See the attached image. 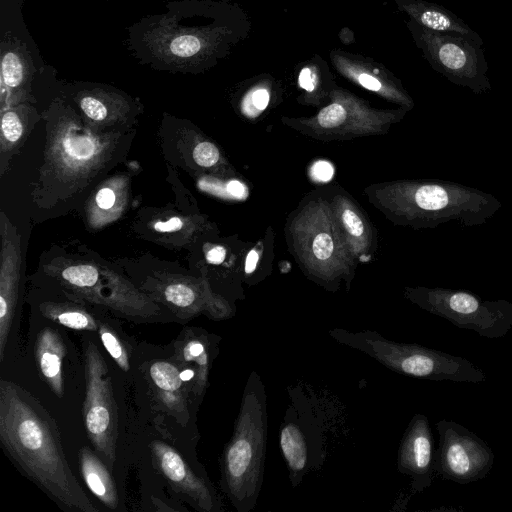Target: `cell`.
Wrapping results in <instances>:
<instances>
[{"instance_id": "13", "label": "cell", "mask_w": 512, "mask_h": 512, "mask_svg": "<svg viewBox=\"0 0 512 512\" xmlns=\"http://www.w3.org/2000/svg\"><path fill=\"white\" fill-rule=\"evenodd\" d=\"M329 57L333 68L345 79L401 108H413V99L401 81L381 63L368 56L338 48L331 50Z\"/></svg>"}, {"instance_id": "31", "label": "cell", "mask_w": 512, "mask_h": 512, "mask_svg": "<svg viewBox=\"0 0 512 512\" xmlns=\"http://www.w3.org/2000/svg\"><path fill=\"white\" fill-rule=\"evenodd\" d=\"M192 157L197 165L209 168L218 163L220 152L213 143L202 141L194 147Z\"/></svg>"}, {"instance_id": "8", "label": "cell", "mask_w": 512, "mask_h": 512, "mask_svg": "<svg viewBox=\"0 0 512 512\" xmlns=\"http://www.w3.org/2000/svg\"><path fill=\"white\" fill-rule=\"evenodd\" d=\"M47 149L48 172L62 184H79L93 176L112 154V135L85 131L76 115L63 109Z\"/></svg>"}, {"instance_id": "6", "label": "cell", "mask_w": 512, "mask_h": 512, "mask_svg": "<svg viewBox=\"0 0 512 512\" xmlns=\"http://www.w3.org/2000/svg\"><path fill=\"white\" fill-rule=\"evenodd\" d=\"M46 270L76 300L104 306L132 320H147L160 313L149 295L96 262L56 261Z\"/></svg>"}, {"instance_id": "23", "label": "cell", "mask_w": 512, "mask_h": 512, "mask_svg": "<svg viewBox=\"0 0 512 512\" xmlns=\"http://www.w3.org/2000/svg\"><path fill=\"white\" fill-rule=\"evenodd\" d=\"M34 66L25 46L16 40L1 43V80L10 91L22 92L29 84Z\"/></svg>"}, {"instance_id": "27", "label": "cell", "mask_w": 512, "mask_h": 512, "mask_svg": "<svg viewBox=\"0 0 512 512\" xmlns=\"http://www.w3.org/2000/svg\"><path fill=\"white\" fill-rule=\"evenodd\" d=\"M275 80L268 74H262L252 82L245 92L241 109L247 116L253 117L263 112L271 101L272 87Z\"/></svg>"}, {"instance_id": "5", "label": "cell", "mask_w": 512, "mask_h": 512, "mask_svg": "<svg viewBox=\"0 0 512 512\" xmlns=\"http://www.w3.org/2000/svg\"><path fill=\"white\" fill-rule=\"evenodd\" d=\"M289 405L280 427L279 445L291 484L320 468L327 458L328 433L332 429V399L310 385L288 387ZM335 407V406H334Z\"/></svg>"}, {"instance_id": "4", "label": "cell", "mask_w": 512, "mask_h": 512, "mask_svg": "<svg viewBox=\"0 0 512 512\" xmlns=\"http://www.w3.org/2000/svg\"><path fill=\"white\" fill-rule=\"evenodd\" d=\"M390 195L397 220L416 229L435 228L451 221L465 227L479 226L502 207L492 194L439 179L395 183Z\"/></svg>"}, {"instance_id": "16", "label": "cell", "mask_w": 512, "mask_h": 512, "mask_svg": "<svg viewBox=\"0 0 512 512\" xmlns=\"http://www.w3.org/2000/svg\"><path fill=\"white\" fill-rule=\"evenodd\" d=\"M11 224L2 214L0 267V360L3 361L14 320L20 281L21 250L11 235Z\"/></svg>"}, {"instance_id": "2", "label": "cell", "mask_w": 512, "mask_h": 512, "mask_svg": "<svg viewBox=\"0 0 512 512\" xmlns=\"http://www.w3.org/2000/svg\"><path fill=\"white\" fill-rule=\"evenodd\" d=\"M0 442L22 472L58 505L98 511L69 466L54 419L30 392L4 379L0 381Z\"/></svg>"}, {"instance_id": "18", "label": "cell", "mask_w": 512, "mask_h": 512, "mask_svg": "<svg viewBox=\"0 0 512 512\" xmlns=\"http://www.w3.org/2000/svg\"><path fill=\"white\" fill-rule=\"evenodd\" d=\"M395 4L399 11L426 29L461 36L483 45L480 35L444 6L426 0H395Z\"/></svg>"}, {"instance_id": "1", "label": "cell", "mask_w": 512, "mask_h": 512, "mask_svg": "<svg viewBox=\"0 0 512 512\" xmlns=\"http://www.w3.org/2000/svg\"><path fill=\"white\" fill-rule=\"evenodd\" d=\"M168 5L166 13L143 18L130 29L131 48L154 68L203 72L228 57L251 32L245 10L229 0Z\"/></svg>"}, {"instance_id": "28", "label": "cell", "mask_w": 512, "mask_h": 512, "mask_svg": "<svg viewBox=\"0 0 512 512\" xmlns=\"http://www.w3.org/2000/svg\"><path fill=\"white\" fill-rule=\"evenodd\" d=\"M337 210L341 225L349 236L350 242L354 245L357 244L360 250L363 249L367 244V233L363 219L353 207L342 202L337 204Z\"/></svg>"}, {"instance_id": "36", "label": "cell", "mask_w": 512, "mask_h": 512, "mask_svg": "<svg viewBox=\"0 0 512 512\" xmlns=\"http://www.w3.org/2000/svg\"><path fill=\"white\" fill-rule=\"evenodd\" d=\"M226 256V250L222 246H214L209 249L206 253V260L210 264L219 265L221 264Z\"/></svg>"}, {"instance_id": "35", "label": "cell", "mask_w": 512, "mask_h": 512, "mask_svg": "<svg viewBox=\"0 0 512 512\" xmlns=\"http://www.w3.org/2000/svg\"><path fill=\"white\" fill-rule=\"evenodd\" d=\"M222 189V195H224L225 190V195L234 199H244L248 195L247 187L239 180L228 181Z\"/></svg>"}, {"instance_id": "29", "label": "cell", "mask_w": 512, "mask_h": 512, "mask_svg": "<svg viewBox=\"0 0 512 512\" xmlns=\"http://www.w3.org/2000/svg\"><path fill=\"white\" fill-rule=\"evenodd\" d=\"M24 106H18L8 109L2 113L1 119V146L2 151L5 147L15 145L24 134V122L21 114Z\"/></svg>"}, {"instance_id": "30", "label": "cell", "mask_w": 512, "mask_h": 512, "mask_svg": "<svg viewBox=\"0 0 512 512\" xmlns=\"http://www.w3.org/2000/svg\"><path fill=\"white\" fill-rule=\"evenodd\" d=\"M98 332L109 355L123 371H128L130 368L129 355L121 339L109 326L103 323L99 324Z\"/></svg>"}, {"instance_id": "25", "label": "cell", "mask_w": 512, "mask_h": 512, "mask_svg": "<svg viewBox=\"0 0 512 512\" xmlns=\"http://www.w3.org/2000/svg\"><path fill=\"white\" fill-rule=\"evenodd\" d=\"M299 68L297 84L299 89L303 90L306 95L317 96L323 93L331 95L336 85L325 60L319 55H315L301 63Z\"/></svg>"}, {"instance_id": "21", "label": "cell", "mask_w": 512, "mask_h": 512, "mask_svg": "<svg viewBox=\"0 0 512 512\" xmlns=\"http://www.w3.org/2000/svg\"><path fill=\"white\" fill-rule=\"evenodd\" d=\"M66 347L59 332L51 327L42 329L35 342V358L39 371L53 393L63 397L62 362Z\"/></svg>"}, {"instance_id": "26", "label": "cell", "mask_w": 512, "mask_h": 512, "mask_svg": "<svg viewBox=\"0 0 512 512\" xmlns=\"http://www.w3.org/2000/svg\"><path fill=\"white\" fill-rule=\"evenodd\" d=\"M39 308L43 316L61 326L84 331H96L99 328L94 317L78 305L44 302Z\"/></svg>"}, {"instance_id": "12", "label": "cell", "mask_w": 512, "mask_h": 512, "mask_svg": "<svg viewBox=\"0 0 512 512\" xmlns=\"http://www.w3.org/2000/svg\"><path fill=\"white\" fill-rule=\"evenodd\" d=\"M146 289L154 301L164 304L181 319L204 314L214 320H223L233 315L228 303L212 293L202 280L178 275L161 276Z\"/></svg>"}, {"instance_id": "11", "label": "cell", "mask_w": 512, "mask_h": 512, "mask_svg": "<svg viewBox=\"0 0 512 512\" xmlns=\"http://www.w3.org/2000/svg\"><path fill=\"white\" fill-rule=\"evenodd\" d=\"M435 426L439 434L436 475L443 480L468 484L482 480L490 473L495 455L483 439L451 420L442 419Z\"/></svg>"}, {"instance_id": "22", "label": "cell", "mask_w": 512, "mask_h": 512, "mask_svg": "<svg viewBox=\"0 0 512 512\" xmlns=\"http://www.w3.org/2000/svg\"><path fill=\"white\" fill-rule=\"evenodd\" d=\"M79 469L88 489L110 509L118 506V493L108 466L89 448L82 447L78 453Z\"/></svg>"}, {"instance_id": "10", "label": "cell", "mask_w": 512, "mask_h": 512, "mask_svg": "<svg viewBox=\"0 0 512 512\" xmlns=\"http://www.w3.org/2000/svg\"><path fill=\"white\" fill-rule=\"evenodd\" d=\"M85 399L83 418L87 435L106 465L116 459L117 408L108 365L91 341L85 350Z\"/></svg>"}, {"instance_id": "17", "label": "cell", "mask_w": 512, "mask_h": 512, "mask_svg": "<svg viewBox=\"0 0 512 512\" xmlns=\"http://www.w3.org/2000/svg\"><path fill=\"white\" fill-rule=\"evenodd\" d=\"M148 373L160 406L180 424H186L189 419L187 400L191 387L181 378L179 365L158 360L151 363Z\"/></svg>"}, {"instance_id": "15", "label": "cell", "mask_w": 512, "mask_h": 512, "mask_svg": "<svg viewBox=\"0 0 512 512\" xmlns=\"http://www.w3.org/2000/svg\"><path fill=\"white\" fill-rule=\"evenodd\" d=\"M154 463L175 491L203 512L221 510V502L213 487L189 467L182 456L170 445L154 441L151 445Z\"/></svg>"}, {"instance_id": "37", "label": "cell", "mask_w": 512, "mask_h": 512, "mask_svg": "<svg viewBox=\"0 0 512 512\" xmlns=\"http://www.w3.org/2000/svg\"><path fill=\"white\" fill-rule=\"evenodd\" d=\"M258 259H259V255L256 250H251L248 253V255L246 257V261H245L246 274H250L255 270V268L257 266Z\"/></svg>"}, {"instance_id": "19", "label": "cell", "mask_w": 512, "mask_h": 512, "mask_svg": "<svg viewBox=\"0 0 512 512\" xmlns=\"http://www.w3.org/2000/svg\"><path fill=\"white\" fill-rule=\"evenodd\" d=\"M75 102L91 124H108L126 116L130 109L128 97L119 91L104 87L79 90Z\"/></svg>"}, {"instance_id": "20", "label": "cell", "mask_w": 512, "mask_h": 512, "mask_svg": "<svg viewBox=\"0 0 512 512\" xmlns=\"http://www.w3.org/2000/svg\"><path fill=\"white\" fill-rule=\"evenodd\" d=\"M175 356L178 365L192 368L195 371L192 392L201 399L208 386L211 365V352L207 337L196 335L191 330L183 331L175 343Z\"/></svg>"}, {"instance_id": "34", "label": "cell", "mask_w": 512, "mask_h": 512, "mask_svg": "<svg viewBox=\"0 0 512 512\" xmlns=\"http://www.w3.org/2000/svg\"><path fill=\"white\" fill-rule=\"evenodd\" d=\"M333 166L327 161H317L311 168L312 177L321 182H327L333 177Z\"/></svg>"}, {"instance_id": "32", "label": "cell", "mask_w": 512, "mask_h": 512, "mask_svg": "<svg viewBox=\"0 0 512 512\" xmlns=\"http://www.w3.org/2000/svg\"><path fill=\"white\" fill-rule=\"evenodd\" d=\"M118 202V196L111 186L101 187L94 196V205L98 210L110 211Z\"/></svg>"}, {"instance_id": "33", "label": "cell", "mask_w": 512, "mask_h": 512, "mask_svg": "<svg viewBox=\"0 0 512 512\" xmlns=\"http://www.w3.org/2000/svg\"><path fill=\"white\" fill-rule=\"evenodd\" d=\"M185 227V219L178 216L170 217L165 221H157L153 224V229L160 233H174L181 231Z\"/></svg>"}, {"instance_id": "3", "label": "cell", "mask_w": 512, "mask_h": 512, "mask_svg": "<svg viewBox=\"0 0 512 512\" xmlns=\"http://www.w3.org/2000/svg\"><path fill=\"white\" fill-rule=\"evenodd\" d=\"M268 414L265 386L256 371L245 384L233 433L221 457V487L239 512L257 504L264 476Z\"/></svg>"}, {"instance_id": "9", "label": "cell", "mask_w": 512, "mask_h": 512, "mask_svg": "<svg viewBox=\"0 0 512 512\" xmlns=\"http://www.w3.org/2000/svg\"><path fill=\"white\" fill-rule=\"evenodd\" d=\"M406 25L415 45L436 72L477 95L491 90L482 45L461 36L426 29L411 19Z\"/></svg>"}, {"instance_id": "24", "label": "cell", "mask_w": 512, "mask_h": 512, "mask_svg": "<svg viewBox=\"0 0 512 512\" xmlns=\"http://www.w3.org/2000/svg\"><path fill=\"white\" fill-rule=\"evenodd\" d=\"M332 228H316L308 236L305 249L308 251V259L312 261L311 266L323 270L332 267L334 260H337L342 252L340 236Z\"/></svg>"}, {"instance_id": "14", "label": "cell", "mask_w": 512, "mask_h": 512, "mask_svg": "<svg viewBox=\"0 0 512 512\" xmlns=\"http://www.w3.org/2000/svg\"><path fill=\"white\" fill-rule=\"evenodd\" d=\"M434 436L427 416L415 414L408 423L397 453V469L410 479L412 494L429 488L435 473Z\"/></svg>"}, {"instance_id": "7", "label": "cell", "mask_w": 512, "mask_h": 512, "mask_svg": "<svg viewBox=\"0 0 512 512\" xmlns=\"http://www.w3.org/2000/svg\"><path fill=\"white\" fill-rule=\"evenodd\" d=\"M405 297L423 310L482 337L502 338L512 328V303L504 299L484 300L468 290L440 287H409Z\"/></svg>"}]
</instances>
